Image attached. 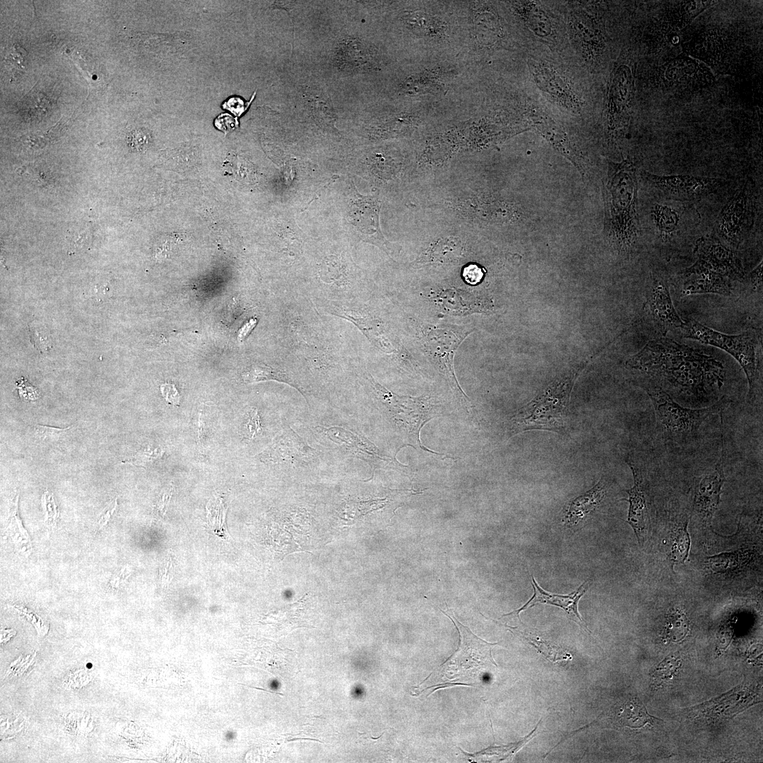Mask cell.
Returning a JSON list of instances; mask_svg holds the SVG:
<instances>
[{
    "label": "cell",
    "instance_id": "cell-18",
    "mask_svg": "<svg viewBox=\"0 0 763 763\" xmlns=\"http://www.w3.org/2000/svg\"><path fill=\"white\" fill-rule=\"evenodd\" d=\"M651 216L658 235L663 242L670 241L681 229V212L670 203H655L651 208Z\"/></svg>",
    "mask_w": 763,
    "mask_h": 763
},
{
    "label": "cell",
    "instance_id": "cell-41",
    "mask_svg": "<svg viewBox=\"0 0 763 763\" xmlns=\"http://www.w3.org/2000/svg\"><path fill=\"white\" fill-rule=\"evenodd\" d=\"M160 568V574L162 584L163 586H167L170 583L173 577V565L172 561L170 557L162 564Z\"/></svg>",
    "mask_w": 763,
    "mask_h": 763
},
{
    "label": "cell",
    "instance_id": "cell-46",
    "mask_svg": "<svg viewBox=\"0 0 763 763\" xmlns=\"http://www.w3.org/2000/svg\"><path fill=\"white\" fill-rule=\"evenodd\" d=\"M255 323H256L255 320L250 321L249 323H247L242 329V331L239 333V338H241V339H243L244 338H245L247 336V334L250 332V331L253 329V326H254Z\"/></svg>",
    "mask_w": 763,
    "mask_h": 763
},
{
    "label": "cell",
    "instance_id": "cell-40",
    "mask_svg": "<svg viewBox=\"0 0 763 763\" xmlns=\"http://www.w3.org/2000/svg\"><path fill=\"white\" fill-rule=\"evenodd\" d=\"M161 392L167 401L175 406H178L179 395L173 384H164L161 386Z\"/></svg>",
    "mask_w": 763,
    "mask_h": 763
},
{
    "label": "cell",
    "instance_id": "cell-29",
    "mask_svg": "<svg viewBox=\"0 0 763 763\" xmlns=\"http://www.w3.org/2000/svg\"><path fill=\"white\" fill-rule=\"evenodd\" d=\"M242 379L246 383H254L265 380H278L290 383L288 378L283 373L273 370L271 368L262 365H253L242 374Z\"/></svg>",
    "mask_w": 763,
    "mask_h": 763
},
{
    "label": "cell",
    "instance_id": "cell-7",
    "mask_svg": "<svg viewBox=\"0 0 763 763\" xmlns=\"http://www.w3.org/2000/svg\"><path fill=\"white\" fill-rule=\"evenodd\" d=\"M750 185L746 183L724 204L717 221L718 239L736 250L751 228L753 203Z\"/></svg>",
    "mask_w": 763,
    "mask_h": 763
},
{
    "label": "cell",
    "instance_id": "cell-20",
    "mask_svg": "<svg viewBox=\"0 0 763 763\" xmlns=\"http://www.w3.org/2000/svg\"><path fill=\"white\" fill-rule=\"evenodd\" d=\"M401 406V410H403L401 413L412 437V442L422 448L419 440V432L424 423L434 417L436 413L432 411V406L429 403L413 398L406 401V405Z\"/></svg>",
    "mask_w": 763,
    "mask_h": 763
},
{
    "label": "cell",
    "instance_id": "cell-5",
    "mask_svg": "<svg viewBox=\"0 0 763 763\" xmlns=\"http://www.w3.org/2000/svg\"><path fill=\"white\" fill-rule=\"evenodd\" d=\"M579 369L555 381L540 396L519 409L510 419L511 435L530 430L562 433L565 428L568 403Z\"/></svg>",
    "mask_w": 763,
    "mask_h": 763
},
{
    "label": "cell",
    "instance_id": "cell-22",
    "mask_svg": "<svg viewBox=\"0 0 763 763\" xmlns=\"http://www.w3.org/2000/svg\"><path fill=\"white\" fill-rule=\"evenodd\" d=\"M463 244L456 237H449L437 240L427 252L430 261L442 264L456 261L462 255Z\"/></svg>",
    "mask_w": 763,
    "mask_h": 763
},
{
    "label": "cell",
    "instance_id": "cell-25",
    "mask_svg": "<svg viewBox=\"0 0 763 763\" xmlns=\"http://www.w3.org/2000/svg\"><path fill=\"white\" fill-rule=\"evenodd\" d=\"M620 722L627 727L639 728L646 725L652 726L655 717L648 714L642 703L637 699L627 702L621 708Z\"/></svg>",
    "mask_w": 763,
    "mask_h": 763
},
{
    "label": "cell",
    "instance_id": "cell-31",
    "mask_svg": "<svg viewBox=\"0 0 763 763\" xmlns=\"http://www.w3.org/2000/svg\"><path fill=\"white\" fill-rule=\"evenodd\" d=\"M737 553H723L709 557L707 562L712 571L720 572L734 569L739 563Z\"/></svg>",
    "mask_w": 763,
    "mask_h": 763
},
{
    "label": "cell",
    "instance_id": "cell-35",
    "mask_svg": "<svg viewBox=\"0 0 763 763\" xmlns=\"http://www.w3.org/2000/svg\"><path fill=\"white\" fill-rule=\"evenodd\" d=\"M25 52L15 45L6 55L5 61L13 70L20 71L25 68Z\"/></svg>",
    "mask_w": 763,
    "mask_h": 763
},
{
    "label": "cell",
    "instance_id": "cell-16",
    "mask_svg": "<svg viewBox=\"0 0 763 763\" xmlns=\"http://www.w3.org/2000/svg\"><path fill=\"white\" fill-rule=\"evenodd\" d=\"M607 492L601 480L585 493L572 499L568 504L562 519L566 526H573L582 522L603 501Z\"/></svg>",
    "mask_w": 763,
    "mask_h": 763
},
{
    "label": "cell",
    "instance_id": "cell-33",
    "mask_svg": "<svg viewBox=\"0 0 763 763\" xmlns=\"http://www.w3.org/2000/svg\"><path fill=\"white\" fill-rule=\"evenodd\" d=\"M90 232L87 227L74 230L70 232L68 238L69 246L75 250L86 248L90 243Z\"/></svg>",
    "mask_w": 763,
    "mask_h": 763
},
{
    "label": "cell",
    "instance_id": "cell-4",
    "mask_svg": "<svg viewBox=\"0 0 763 763\" xmlns=\"http://www.w3.org/2000/svg\"><path fill=\"white\" fill-rule=\"evenodd\" d=\"M644 389L655 410L658 433L666 441L680 445L694 440L702 424L709 418L723 413L729 403L723 397L706 408H689L656 385L649 384Z\"/></svg>",
    "mask_w": 763,
    "mask_h": 763
},
{
    "label": "cell",
    "instance_id": "cell-14",
    "mask_svg": "<svg viewBox=\"0 0 763 763\" xmlns=\"http://www.w3.org/2000/svg\"><path fill=\"white\" fill-rule=\"evenodd\" d=\"M730 280L726 276L704 267L696 261L682 273L680 296L706 293L728 296L732 292Z\"/></svg>",
    "mask_w": 763,
    "mask_h": 763
},
{
    "label": "cell",
    "instance_id": "cell-1",
    "mask_svg": "<svg viewBox=\"0 0 763 763\" xmlns=\"http://www.w3.org/2000/svg\"><path fill=\"white\" fill-rule=\"evenodd\" d=\"M627 364L670 396L694 404L708 401L725 378L721 361L668 338L649 341Z\"/></svg>",
    "mask_w": 763,
    "mask_h": 763
},
{
    "label": "cell",
    "instance_id": "cell-42",
    "mask_svg": "<svg viewBox=\"0 0 763 763\" xmlns=\"http://www.w3.org/2000/svg\"><path fill=\"white\" fill-rule=\"evenodd\" d=\"M172 490H173L172 486L166 488L163 491L162 494L161 495L160 499H158V501L157 502V505H156L157 512L158 514H160V515H162V516H163L165 514L166 511H167V507L168 503H169V502L170 500V498L172 497Z\"/></svg>",
    "mask_w": 763,
    "mask_h": 763
},
{
    "label": "cell",
    "instance_id": "cell-27",
    "mask_svg": "<svg viewBox=\"0 0 763 763\" xmlns=\"http://www.w3.org/2000/svg\"><path fill=\"white\" fill-rule=\"evenodd\" d=\"M689 627L690 622L686 615L680 610H675L668 615L666 634L670 640L678 641L686 637Z\"/></svg>",
    "mask_w": 763,
    "mask_h": 763
},
{
    "label": "cell",
    "instance_id": "cell-45",
    "mask_svg": "<svg viewBox=\"0 0 763 763\" xmlns=\"http://www.w3.org/2000/svg\"><path fill=\"white\" fill-rule=\"evenodd\" d=\"M117 499H116L114 507L112 509H108L106 511V513L103 516H102L100 520L99 521L98 526H97L98 531L102 529L107 524V523L109 521V520L110 519L111 515L114 513V511L117 509Z\"/></svg>",
    "mask_w": 763,
    "mask_h": 763
},
{
    "label": "cell",
    "instance_id": "cell-44",
    "mask_svg": "<svg viewBox=\"0 0 763 763\" xmlns=\"http://www.w3.org/2000/svg\"><path fill=\"white\" fill-rule=\"evenodd\" d=\"M762 261H761L749 274V278L755 288L762 285Z\"/></svg>",
    "mask_w": 763,
    "mask_h": 763
},
{
    "label": "cell",
    "instance_id": "cell-3",
    "mask_svg": "<svg viewBox=\"0 0 763 763\" xmlns=\"http://www.w3.org/2000/svg\"><path fill=\"white\" fill-rule=\"evenodd\" d=\"M454 622L459 633V646L433 673L438 683L430 687L456 685L474 686L493 667H497L492 649L497 643H489L462 625L450 610H441Z\"/></svg>",
    "mask_w": 763,
    "mask_h": 763
},
{
    "label": "cell",
    "instance_id": "cell-9",
    "mask_svg": "<svg viewBox=\"0 0 763 763\" xmlns=\"http://www.w3.org/2000/svg\"><path fill=\"white\" fill-rule=\"evenodd\" d=\"M694 252L697 262L730 280H738L745 275L742 261L736 250L727 247L718 239L699 238Z\"/></svg>",
    "mask_w": 763,
    "mask_h": 763
},
{
    "label": "cell",
    "instance_id": "cell-30",
    "mask_svg": "<svg viewBox=\"0 0 763 763\" xmlns=\"http://www.w3.org/2000/svg\"><path fill=\"white\" fill-rule=\"evenodd\" d=\"M163 454L164 449L162 446L148 444L147 445L141 446L133 456L122 462L137 466L145 467L147 464L162 458Z\"/></svg>",
    "mask_w": 763,
    "mask_h": 763
},
{
    "label": "cell",
    "instance_id": "cell-17",
    "mask_svg": "<svg viewBox=\"0 0 763 763\" xmlns=\"http://www.w3.org/2000/svg\"><path fill=\"white\" fill-rule=\"evenodd\" d=\"M379 203L373 199L361 197L352 207V218L359 230L369 236L378 245L384 246L386 242L382 236L379 223Z\"/></svg>",
    "mask_w": 763,
    "mask_h": 763
},
{
    "label": "cell",
    "instance_id": "cell-15",
    "mask_svg": "<svg viewBox=\"0 0 763 763\" xmlns=\"http://www.w3.org/2000/svg\"><path fill=\"white\" fill-rule=\"evenodd\" d=\"M634 479L632 487L627 490L629 503L627 522L633 528L640 543L644 538L648 514L646 488L641 469L631 460L627 461Z\"/></svg>",
    "mask_w": 763,
    "mask_h": 763
},
{
    "label": "cell",
    "instance_id": "cell-38",
    "mask_svg": "<svg viewBox=\"0 0 763 763\" xmlns=\"http://www.w3.org/2000/svg\"><path fill=\"white\" fill-rule=\"evenodd\" d=\"M214 124L217 129L227 133L237 128L239 122L237 117L234 118L229 114L222 113L215 119Z\"/></svg>",
    "mask_w": 763,
    "mask_h": 763
},
{
    "label": "cell",
    "instance_id": "cell-13",
    "mask_svg": "<svg viewBox=\"0 0 763 763\" xmlns=\"http://www.w3.org/2000/svg\"><path fill=\"white\" fill-rule=\"evenodd\" d=\"M591 584V579L586 580L578 588L574 591L567 594L560 595L548 593L543 590L536 582L533 575L531 574V585L533 588V595L532 597L520 608L514 610L513 612L505 614L503 616H509L511 615H516L521 622L519 617V613L529 608L533 607L538 604H548L555 605L563 609L567 615L576 622L584 631L591 633L588 630L586 625L581 617L578 611V603L580 598L586 593L589 586Z\"/></svg>",
    "mask_w": 763,
    "mask_h": 763
},
{
    "label": "cell",
    "instance_id": "cell-36",
    "mask_svg": "<svg viewBox=\"0 0 763 763\" xmlns=\"http://www.w3.org/2000/svg\"><path fill=\"white\" fill-rule=\"evenodd\" d=\"M18 497L19 494L13 499L11 504L10 509V521L14 522L16 526L18 529V533H20L21 538L23 540V543H28L30 546V540L26 530L23 528L21 521L18 514Z\"/></svg>",
    "mask_w": 763,
    "mask_h": 763
},
{
    "label": "cell",
    "instance_id": "cell-12",
    "mask_svg": "<svg viewBox=\"0 0 763 763\" xmlns=\"http://www.w3.org/2000/svg\"><path fill=\"white\" fill-rule=\"evenodd\" d=\"M723 432H721V447L718 461L713 470L700 478L695 489L694 509L704 519L710 520L721 502L722 487L726 482L724 461L726 450Z\"/></svg>",
    "mask_w": 763,
    "mask_h": 763
},
{
    "label": "cell",
    "instance_id": "cell-10",
    "mask_svg": "<svg viewBox=\"0 0 763 763\" xmlns=\"http://www.w3.org/2000/svg\"><path fill=\"white\" fill-rule=\"evenodd\" d=\"M455 333L446 329H432L426 332L425 343L429 355L451 387L462 398L468 399L459 385L453 367L454 352L466 335Z\"/></svg>",
    "mask_w": 763,
    "mask_h": 763
},
{
    "label": "cell",
    "instance_id": "cell-8",
    "mask_svg": "<svg viewBox=\"0 0 763 763\" xmlns=\"http://www.w3.org/2000/svg\"><path fill=\"white\" fill-rule=\"evenodd\" d=\"M643 175L651 188L663 198L678 201L702 199L715 193L726 183L721 178L692 175H658L646 171Z\"/></svg>",
    "mask_w": 763,
    "mask_h": 763
},
{
    "label": "cell",
    "instance_id": "cell-26",
    "mask_svg": "<svg viewBox=\"0 0 763 763\" xmlns=\"http://www.w3.org/2000/svg\"><path fill=\"white\" fill-rule=\"evenodd\" d=\"M688 520L685 519L675 529L670 548V560L676 564L683 563L690 548V537L687 531Z\"/></svg>",
    "mask_w": 763,
    "mask_h": 763
},
{
    "label": "cell",
    "instance_id": "cell-11",
    "mask_svg": "<svg viewBox=\"0 0 763 763\" xmlns=\"http://www.w3.org/2000/svg\"><path fill=\"white\" fill-rule=\"evenodd\" d=\"M646 301L651 319L662 333L675 329L682 330L685 327V322L674 307L669 286L664 278L658 276L651 278Z\"/></svg>",
    "mask_w": 763,
    "mask_h": 763
},
{
    "label": "cell",
    "instance_id": "cell-19",
    "mask_svg": "<svg viewBox=\"0 0 763 763\" xmlns=\"http://www.w3.org/2000/svg\"><path fill=\"white\" fill-rule=\"evenodd\" d=\"M532 68L538 85L543 87L544 91L565 105L569 104V107H574L575 100L572 92L555 71L540 64L536 66L533 63Z\"/></svg>",
    "mask_w": 763,
    "mask_h": 763
},
{
    "label": "cell",
    "instance_id": "cell-6",
    "mask_svg": "<svg viewBox=\"0 0 763 763\" xmlns=\"http://www.w3.org/2000/svg\"><path fill=\"white\" fill-rule=\"evenodd\" d=\"M685 338L720 348L731 356L743 368L748 383V402L755 401L757 392L758 367L756 357L757 339L748 332L729 335L710 329L694 319L685 322L681 330Z\"/></svg>",
    "mask_w": 763,
    "mask_h": 763
},
{
    "label": "cell",
    "instance_id": "cell-21",
    "mask_svg": "<svg viewBox=\"0 0 763 763\" xmlns=\"http://www.w3.org/2000/svg\"><path fill=\"white\" fill-rule=\"evenodd\" d=\"M507 627L514 634L522 637L529 644L533 646L539 653L552 662L571 659L572 656L556 644L543 639L539 633L524 625L523 627Z\"/></svg>",
    "mask_w": 763,
    "mask_h": 763
},
{
    "label": "cell",
    "instance_id": "cell-32",
    "mask_svg": "<svg viewBox=\"0 0 763 763\" xmlns=\"http://www.w3.org/2000/svg\"><path fill=\"white\" fill-rule=\"evenodd\" d=\"M241 429L243 438L245 439L252 440L258 435L261 430V427L259 415L256 409L252 408L245 413Z\"/></svg>",
    "mask_w": 763,
    "mask_h": 763
},
{
    "label": "cell",
    "instance_id": "cell-24",
    "mask_svg": "<svg viewBox=\"0 0 763 763\" xmlns=\"http://www.w3.org/2000/svg\"><path fill=\"white\" fill-rule=\"evenodd\" d=\"M629 70L627 68H621L618 69V72L616 74L615 78L614 89L612 91L611 96V109H613L612 115L613 117L610 120V126L613 127L616 115L621 113V110L625 107L629 102L630 95V82L631 76L629 75Z\"/></svg>",
    "mask_w": 763,
    "mask_h": 763
},
{
    "label": "cell",
    "instance_id": "cell-39",
    "mask_svg": "<svg viewBox=\"0 0 763 763\" xmlns=\"http://www.w3.org/2000/svg\"><path fill=\"white\" fill-rule=\"evenodd\" d=\"M483 271L482 268L476 264H469L466 266L463 270V278L469 284L475 285L478 283L483 277Z\"/></svg>",
    "mask_w": 763,
    "mask_h": 763
},
{
    "label": "cell",
    "instance_id": "cell-37",
    "mask_svg": "<svg viewBox=\"0 0 763 763\" xmlns=\"http://www.w3.org/2000/svg\"><path fill=\"white\" fill-rule=\"evenodd\" d=\"M34 430L37 437L41 439H55L58 438L61 434H64L69 429H71V426L66 428H59L54 427H50L47 425H40L38 424L33 425Z\"/></svg>",
    "mask_w": 763,
    "mask_h": 763
},
{
    "label": "cell",
    "instance_id": "cell-43",
    "mask_svg": "<svg viewBox=\"0 0 763 763\" xmlns=\"http://www.w3.org/2000/svg\"><path fill=\"white\" fill-rule=\"evenodd\" d=\"M43 500L47 503L46 507H45V509L46 511L45 521L46 522L49 523L51 520L52 522H54L55 519L59 516L56 506L54 504V502L53 501L52 498L51 499V502H49V497H48V498L46 499L45 495L43 497Z\"/></svg>",
    "mask_w": 763,
    "mask_h": 763
},
{
    "label": "cell",
    "instance_id": "cell-34",
    "mask_svg": "<svg viewBox=\"0 0 763 763\" xmlns=\"http://www.w3.org/2000/svg\"><path fill=\"white\" fill-rule=\"evenodd\" d=\"M256 93H254L249 101H244L241 97L232 96L226 100L222 105L225 110L230 111L237 118L241 116L248 108L252 102Z\"/></svg>",
    "mask_w": 763,
    "mask_h": 763
},
{
    "label": "cell",
    "instance_id": "cell-28",
    "mask_svg": "<svg viewBox=\"0 0 763 763\" xmlns=\"http://www.w3.org/2000/svg\"><path fill=\"white\" fill-rule=\"evenodd\" d=\"M681 666V658L678 654H670L655 668L652 679L658 685L670 680Z\"/></svg>",
    "mask_w": 763,
    "mask_h": 763
},
{
    "label": "cell",
    "instance_id": "cell-23",
    "mask_svg": "<svg viewBox=\"0 0 763 763\" xmlns=\"http://www.w3.org/2000/svg\"><path fill=\"white\" fill-rule=\"evenodd\" d=\"M520 8L526 23L536 35L543 38L551 36L552 25L550 18L541 8L532 2H527L523 4Z\"/></svg>",
    "mask_w": 763,
    "mask_h": 763
},
{
    "label": "cell",
    "instance_id": "cell-2",
    "mask_svg": "<svg viewBox=\"0 0 763 763\" xmlns=\"http://www.w3.org/2000/svg\"><path fill=\"white\" fill-rule=\"evenodd\" d=\"M606 191L609 235L620 251L627 252L637 240L639 225L636 168L632 162L609 163Z\"/></svg>",
    "mask_w": 763,
    "mask_h": 763
}]
</instances>
